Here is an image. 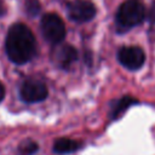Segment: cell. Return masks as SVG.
<instances>
[{"label": "cell", "mask_w": 155, "mask_h": 155, "mask_svg": "<svg viewBox=\"0 0 155 155\" xmlns=\"http://www.w3.org/2000/svg\"><path fill=\"white\" fill-rule=\"evenodd\" d=\"M5 50L15 64H24L36 54V40L33 31L23 23L12 24L6 35Z\"/></svg>", "instance_id": "obj_1"}, {"label": "cell", "mask_w": 155, "mask_h": 155, "mask_svg": "<svg viewBox=\"0 0 155 155\" xmlns=\"http://www.w3.org/2000/svg\"><path fill=\"white\" fill-rule=\"evenodd\" d=\"M145 8L140 0H125L117 8L115 23L119 30H128L144 21Z\"/></svg>", "instance_id": "obj_2"}, {"label": "cell", "mask_w": 155, "mask_h": 155, "mask_svg": "<svg viewBox=\"0 0 155 155\" xmlns=\"http://www.w3.org/2000/svg\"><path fill=\"white\" fill-rule=\"evenodd\" d=\"M40 29L45 40L52 45H58L65 36L64 22L56 13H45L40 21Z\"/></svg>", "instance_id": "obj_3"}, {"label": "cell", "mask_w": 155, "mask_h": 155, "mask_svg": "<svg viewBox=\"0 0 155 155\" xmlns=\"http://www.w3.org/2000/svg\"><path fill=\"white\" fill-rule=\"evenodd\" d=\"M48 90L46 85L38 79H27L19 88V97L25 103H38L46 99Z\"/></svg>", "instance_id": "obj_4"}, {"label": "cell", "mask_w": 155, "mask_h": 155, "mask_svg": "<svg viewBox=\"0 0 155 155\" xmlns=\"http://www.w3.org/2000/svg\"><path fill=\"white\" fill-rule=\"evenodd\" d=\"M96 6L90 0H73L67 5V16L76 23H85L96 16Z\"/></svg>", "instance_id": "obj_5"}, {"label": "cell", "mask_w": 155, "mask_h": 155, "mask_svg": "<svg viewBox=\"0 0 155 155\" xmlns=\"http://www.w3.org/2000/svg\"><path fill=\"white\" fill-rule=\"evenodd\" d=\"M117 59L130 70L139 69L145 62V53L138 46H124L117 51Z\"/></svg>", "instance_id": "obj_6"}, {"label": "cell", "mask_w": 155, "mask_h": 155, "mask_svg": "<svg viewBox=\"0 0 155 155\" xmlns=\"http://www.w3.org/2000/svg\"><path fill=\"white\" fill-rule=\"evenodd\" d=\"M53 62L62 69H68L76 59H78V51L74 46L63 44L58 45L52 53Z\"/></svg>", "instance_id": "obj_7"}, {"label": "cell", "mask_w": 155, "mask_h": 155, "mask_svg": "<svg viewBox=\"0 0 155 155\" xmlns=\"http://www.w3.org/2000/svg\"><path fill=\"white\" fill-rule=\"evenodd\" d=\"M80 148H81V143L69 138H58L53 144V151L58 154L73 153Z\"/></svg>", "instance_id": "obj_8"}, {"label": "cell", "mask_w": 155, "mask_h": 155, "mask_svg": "<svg viewBox=\"0 0 155 155\" xmlns=\"http://www.w3.org/2000/svg\"><path fill=\"white\" fill-rule=\"evenodd\" d=\"M133 103H137V101L133 99V98H131V97H128V96H126V97L119 99V101L114 104V107H113V109H111V117H113V119L119 117V116H120L130 105H132Z\"/></svg>", "instance_id": "obj_9"}, {"label": "cell", "mask_w": 155, "mask_h": 155, "mask_svg": "<svg viewBox=\"0 0 155 155\" xmlns=\"http://www.w3.org/2000/svg\"><path fill=\"white\" fill-rule=\"evenodd\" d=\"M24 10L28 16L36 17L41 11V5L39 0H24Z\"/></svg>", "instance_id": "obj_10"}, {"label": "cell", "mask_w": 155, "mask_h": 155, "mask_svg": "<svg viewBox=\"0 0 155 155\" xmlns=\"http://www.w3.org/2000/svg\"><path fill=\"white\" fill-rule=\"evenodd\" d=\"M38 150V144L30 139H25L23 140L19 147H18V151L22 154V155H30L33 153H35Z\"/></svg>", "instance_id": "obj_11"}, {"label": "cell", "mask_w": 155, "mask_h": 155, "mask_svg": "<svg viewBox=\"0 0 155 155\" xmlns=\"http://www.w3.org/2000/svg\"><path fill=\"white\" fill-rule=\"evenodd\" d=\"M148 17H149V21H150L151 23H155V0H154V2H153L151 6H150Z\"/></svg>", "instance_id": "obj_12"}, {"label": "cell", "mask_w": 155, "mask_h": 155, "mask_svg": "<svg viewBox=\"0 0 155 155\" xmlns=\"http://www.w3.org/2000/svg\"><path fill=\"white\" fill-rule=\"evenodd\" d=\"M5 15H6V6H5L4 1L0 0V17H2Z\"/></svg>", "instance_id": "obj_13"}, {"label": "cell", "mask_w": 155, "mask_h": 155, "mask_svg": "<svg viewBox=\"0 0 155 155\" xmlns=\"http://www.w3.org/2000/svg\"><path fill=\"white\" fill-rule=\"evenodd\" d=\"M4 97H5V87H4V85L0 82V102L4 99Z\"/></svg>", "instance_id": "obj_14"}]
</instances>
